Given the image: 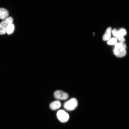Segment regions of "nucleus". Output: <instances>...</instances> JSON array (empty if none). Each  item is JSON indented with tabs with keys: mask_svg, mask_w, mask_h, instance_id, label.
<instances>
[{
	"mask_svg": "<svg viewBox=\"0 0 129 129\" xmlns=\"http://www.w3.org/2000/svg\"><path fill=\"white\" fill-rule=\"evenodd\" d=\"M113 50L115 55L118 57H124L126 54V45L123 42L117 43Z\"/></svg>",
	"mask_w": 129,
	"mask_h": 129,
	"instance_id": "nucleus-1",
	"label": "nucleus"
},
{
	"mask_svg": "<svg viewBox=\"0 0 129 129\" xmlns=\"http://www.w3.org/2000/svg\"><path fill=\"white\" fill-rule=\"evenodd\" d=\"M13 19L12 17H9L0 23V35H4L7 33L8 26L13 23Z\"/></svg>",
	"mask_w": 129,
	"mask_h": 129,
	"instance_id": "nucleus-2",
	"label": "nucleus"
},
{
	"mask_svg": "<svg viewBox=\"0 0 129 129\" xmlns=\"http://www.w3.org/2000/svg\"><path fill=\"white\" fill-rule=\"evenodd\" d=\"M78 105V101L75 98H72L64 103V107L67 110L71 111L74 110Z\"/></svg>",
	"mask_w": 129,
	"mask_h": 129,
	"instance_id": "nucleus-3",
	"label": "nucleus"
},
{
	"mask_svg": "<svg viewBox=\"0 0 129 129\" xmlns=\"http://www.w3.org/2000/svg\"><path fill=\"white\" fill-rule=\"evenodd\" d=\"M56 115L58 120L62 123L67 122L69 118V114L62 110L58 111Z\"/></svg>",
	"mask_w": 129,
	"mask_h": 129,
	"instance_id": "nucleus-4",
	"label": "nucleus"
},
{
	"mask_svg": "<svg viewBox=\"0 0 129 129\" xmlns=\"http://www.w3.org/2000/svg\"><path fill=\"white\" fill-rule=\"evenodd\" d=\"M54 96L56 99L62 100H67L69 97L67 93L60 90H57L55 92Z\"/></svg>",
	"mask_w": 129,
	"mask_h": 129,
	"instance_id": "nucleus-5",
	"label": "nucleus"
},
{
	"mask_svg": "<svg viewBox=\"0 0 129 129\" xmlns=\"http://www.w3.org/2000/svg\"><path fill=\"white\" fill-rule=\"evenodd\" d=\"M9 12L7 9L4 8L0 9V19L4 20L9 17Z\"/></svg>",
	"mask_w": 129,
	"mask_h": 129,
	"instance_id": "nucleus-6",
	"label": "nucleus"
},
{
	"mask_svg": "<svg viewBox=\"0 0 129 129\" xmlns=\"http://www.w3.org/2000/svg\"><path fill=\"white\" fill-rule=\"evenodd\" d=\"M112 33L113 35L115 37V38L119 40L120 42H123L125 41V40L124 38L123 37L121 36L119 34L118 31L116 29H114L112 31Z\"/></svg>",
	"mask_w": 129,
	"mask_h": 129,
	"instance_id": "nucleus-7",
	"label": "nucleus"
},
{
	"mask_svg": "<svg viewBox=\"0 0 129 129\" xmlns=\"http://www.w3.org/2000/svg\"><path fill=\"white\" fill-rule=\"evenodd\" d=\"M61 103L59 101L54 102L50 104V107L52 110H56L60 108L61 106Z\"/></svg>",
	"mask_w": 129,
	"mask_h": 129,
	"instance_id": "nucleus-8",
	"label": "nucleus"
},
{
	"mask_svg": "<svg viewBox=\"0 0 129 129\" xmlns=\"http://www.w3.org/2000/svg\"><path fill=\"white\" fill-rule=\"evenodd\" d=\"M111 32H112V28L111 27H109L106 30L105 33L103 36V39L104 41H108L110 39Z\"/></svg>",
	"mask_w": 129,
	"mask_h": 129,
	"instance_id": "nucleus-9",
	"label": "nucleus"
},
{
	"mask_svg": "<svg viewBox=\"0 0 129 129\" xmlns=\"http://www.w3.org/2000/svg\"><path fill=\"white\" fill-rule=\"evenodd\" d=\"M15 27L13 24H12L8 27L7 30V33L8 35H11L14 32Z\"/></svg>",
	"mask_w": 129,
	"mask_h": 129,
	"instance_id": "nucleus-10",
	"label": "nucleus"
},
{
	"mask_svg": "<svg viewBox=\"0 0 129 129\" xmlns=\"http://www.w3.org/2000/svg\"><path fill=\"white\" fill-rule=\"evenodd\" d=\"M117 39L116 38L110 39L107 42V44L110 45H115L117 43Z\"/></svg>",
	"mask_w": 129,
	"mask_h": 129,
	"instance_id": "nucleus-11",
	"label": "nucleus"
},
{
	"mask_svg": "<svg viewBox=\"0 0 129 129\" xmlns=\"http://www.w3.org/2000/svg\"><path fill=\"white\" fill-rule=\"evenodd\" d=\"M118 32L121 36L123 37L125 36L127 34L126 30L124 28L120 29V30H119Z\"/></svg>",
	"mask_w": 129,
	"mask_h": 129,
	"instance_id": "nucleus-12",
	"label": "nucleus"
}]
</instances>
